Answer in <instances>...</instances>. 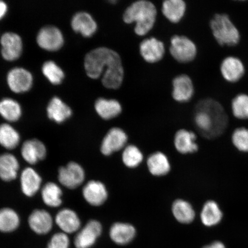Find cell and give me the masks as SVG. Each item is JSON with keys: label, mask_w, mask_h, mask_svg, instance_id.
Here are the masks:
<instances>
[{"label": "cell", "mask_w": 248, "mask_h": 248, "mask_svg": "<svg viewBox=\"0 0 248 248\" xmlns=\"http://www.w3.org/2000/svg\"><path fill=\"white\" fill-rule=\"evenodd\" d=\"M62 191L60 186L53 182H49L44 186L42 190L43 202L49 207H57L61 205Z\"/></svg>", "instance_id": "cell-31"}, {"label": "cell", "mask_w": 248, "mask_h": 248, "mask_svg": "<svg viewBox=\"0 0 248 248\" xmlns=\"http://www.w3.org/2000/svg\"><path fill=\"white\" fill-rule=\"evenodd\" d=\"M8 10L7 4L4 1L0 0V20L5 16Z\"/></svg>", "instance_id": "cell-39"}, {"label": "cell", "mask_w": 248, "mask_h": 248, "mask_svg": "<svg viewBox=\"0 0 248 248\" xmlns=\"http://www.w3.org/2000/svg\"><path fill=\"white\" fill-rule=\"evenodd\" d=\"M96 113L104 120H111L120 116L123 111L122 104L116 99L98 98L95 101Z\"/></svg>", "instance_id": "cell-19"}, {"label": "cell", "mask_w": 248, "mask_h": 248, "mask_svg": "<svg viewBox=\"0 0 248 248\" xmlns=\"http://www.w3.org/2000/svg\"><path fill=\"white\" fill-rule=\"evenodd\" d=\"M20 137L16 130L8 124L0 125V144L8 150H13L19 144Z\"/></svg>", "instance_id": "cell-32"}, {"label": "cell", "mask_w": 248, "mask_h": 248, "mask_svg": "<svg viewBox=\"0 0 248 248\" xmlns=\"http://www.w3.org/2000/svg\"><path fill=\"white\" fill-rule=\"evenodd\" d=\"M102 225L97 220L92 219L85 225L74 241L76 248H91L97 242L102 234Z\"/></svg>", "instance_id": "cell-12"}, {"label": "cell", "mask_w": 248, "mask_h": 248, "mask_svg": "<svg viewBox=\"0 0 248 248\" xmlns=\"http://www.w3.org/2000/svg\"><path fill=\"white\" fill-rule=\"evenodd\" d=\"M46 111L49 119L57 123L64 122L72 114L71 108L57 97L52 98L49 101Z\"/></svg>", "instance_id": "cell-28"}, {"label": "cell", "mask_w": 248, "mask_h": 248, "mask_svg": "<svg viewBox=\"0 0 248 248\" xmlns=\"http://www.w3.org/2000/svg\"><path fill=\"white\" fill-rule=\"evenodd\" d=\"M214 38L220 46H236L240 41V33L227 14H217L210 21Z\"/></svg>", "instance_id": "cell-4"}, {"label": "cell", "mask_w": 248, "mask_h": 248, "mask_svg": "<svg viewBox=\"0 0 248 248\" xmlns=\"http://www.w3.org/2000/svg\"><path fill=\"white\" fill-rule=\"evenodd\" d=\"M71 27L77 32L89 38L94 35L98 25L92 16L86 12H79L74 16L71 20Z\"/></svg>", "instance_id": "cell-20"}, {"label": "cell", "mask_w": 248, "mask_h": 248, "mask_svg": "<svg viewBox=\"0 0 248 248\" xmlns=\"http://www.w3.org/2000/svg\"><path fill=\"white\" fill-rule=\"evenodd\" d=\"M82 194L87 202L95 207L102 206L108 197L107 186L104 183L95 180L87 183L83 188Z\"/></svg>", "instance_id": "cell-14"}, {"label": "cell", "mask_w": 248, "mask_h": 248, "mask_svg": "<svg viewBox=\"0 0 248 248\" xmlns=\"http://www.w3.org/2000/svg\"><path fill=\"white\" fill-rule=\"evenodd\" d=\"M29 223L31 229L39 234L48 233L53 226L50 214L44 210L33 211L30 216Z\"/></svg>", "instance_id": "cell-24"}, {"label": "cell", "mask_w": 248, "mask_h": 248, "mask_svg": "<svg viewBox=\"0 0 248 248\" xmlns=\"http://www.w3.org/2000/svg\"><path fill=\"white\" fill-rule=\"evenodd\" d=\"M7 83L12 92L16 93L29 91L32 86V74L22 67H15L9 71Z\"/></svg>", "instance_id": "cell-13"}, {"label": "cell", "mask_w": 248, "mask_h": 248, "mask_svg": "<svg viewBox=\"0 0 248 248\" xmlns=\"http://www.w3.org/2000/svg\"><path fill=\"white\" fill-rule=\"evenodd\" d=\"M223 213L216 201L209 200L204 203L200 213L201 222L206 227H213L222 221Z\"/></svg>", "instance_id": "cell-27"}, {"label": "cell", "mask_w": 248, "mask_h": 248, "mask_svg": "<svg viewBox=\"0 0 248 248\" xmlns=\"http://www.w3.org/2000/svg\"><path fill=\"white\" fill-rule=\"evenodd\" d=\"M139 51L146 63L156 64L163 60L166 54V46L162 40L153 36L145 38L140 43Z\"/></svg>", "instance_id": "cell-7"}, {"label": "cell", "mask_w": 248, "mask_h": 248, "mask_svg": "<svg viewBox=\"0 0 248 248\" xmlns=\"http://www.w3.org/2000/svg\"><path fill=\"white\" fill-rule=\"evenodd\" d=\"M137 233L135 226L125 222L113 223L108 231L110 240L119 246H126L132 243L137 236Z\"/></svg>", "instance_id": "cell-11"}, {"label": "cell", "mask_w": 248, "mask_h": 248, "mask_svg": "<svg viewBox=\"0 0 248 248\" xmlns=\"http://www.w3.org/2000/svg\"><path fill=\"white\" fill-rule=\"evenodd\" d=\"M19 163L16 157L11 154L0 155V178L5 182L16 178Z\"/></svg>", "instance_id": "cell-29"}, {"label": "cell", "mask_w": 248, "mask_h": 248, "mask_svg": "<svg viewBox=\"0 0 248 248\" xmlns=\"http://www.w3.org/2000/svg\"><path fill=\"white\" fill-rule=\"evenodd\" d=\"M56 224L64 233H73L78 231L81 222L77 214L69 209L60 211L56 216Z\"/></svg>", "instance_id": "cell-25"}, {"label": "cell", "mask_w": 248, "mask_h": 248, "mask_svg": "<svg viewBox=\"0 0 248 248\" xmlns=\"http://www.w3.org/2000/svg\"><path fill=\"white\" fill-rule=\"evenodd\" d=\"M195 87L191 78L186 74H179L172 80L173 100L180 104L190 102L193 98Z\"/></svg>", "instance_id": "cell-8"}, {"label": "cell", "mask_w": 248, "mask_h": 248, "mask_svg": "<svg viewBox=\"0 0 248 248\" xmlns=\"http://www.w3.org/2000/svg\"><path fill=\"white\" fill-rule=\"evenodd\" d=\"M85 179L84 170L76 162H70L59 170V181L68 188L75 189L79 187L84 182Z\"/></svg>", "instance_id": "cell-9"}, {"label": "cell", "mask_w": 248, "mask_h": 248, "mask_svg": "<svg viewBox=\"0 0 248 248\" xmlns=\"http://www.w3.org/2000/svg\"><path fill=\"white\" fill-rule=\"evenodd\" d=\"M21 153L27 163L35 164L45 159L46 150L42 141L37 139H32L24 142L21 147Z\"/></svg>", "instance_id": "cell-22"}, {"label": "cell", "mask_w": 248, "mask_h": 248, "mask_svg": "<svg viewBox=\"0 0 248 248\" xmlns=\"http://www.w3.org/2000/svg\"><path fill=\"white\" fill-rule=\"evenodd\" d=\"M144 159V154L137 145L128 144L122 151V162L128 169L138 168L143 162Z\"/></svg>", "instance_id": "cell-30"}, {"label": "cell", "mask_w": 248, "mask_h": 248, "mask_svg": "<svg viewBox=\"0 0 248 248\" xmlns=\"http://www.w3.org/2000/svg\"><path fill=\"white\" fill-rule=\"evenodd\" d=\"M173 145L178 153L182 155L193 154L199 149L196 134L184 128L178 130L175 133Z\"/></svg>", "instance_id": "cell-16"}, {"label": "cell", "mask_w": 248, "mask_h": 248, "mask_svg": "<svg viewBox=\"0 0 248 248\" xmlns=\"http://www.w3.org/2000/svg\"><path fill=\"white\" fill-rule=\"evenodd\" d=\"M169 52L179 63L187 64L197 58L198 48L193 40L188 36L174 35L170 39Z\"/></svg>", "instance_id": "cell-5"}, {"label": "cell", "mask_w": 248, "mask_h": 248, "mask_svg": "<svg viewBox=\"0 0 248 248\" xmlns=\"http://www.w3.org/2000/svg\"><path fill=\"white\" fill-rule=\"evenodd\" d=\"M202 248H226V247L222 242L216 241L209 245H207V246H204Z\"/></svg>", "instance_id": "cell-40"}, {"label": "cell", "mask_w": 248, "mask_h": 248, "mask_svg": "<svg viewBox=\"0 0 248 248\" xmlns=\"http://www.w3.org/2000/svg\"><path fill=\"white\" fill-rule=\"evenodd\" d=\"M157 16V9L153 2L138 0L125 8L122 18L126 24H135V33L142 37L148 35L153 30Z\"/></svg>", "instance_id": "cell-3"}, {"label": "cell", "mask_w": 248, "mask_h": 248, "mask_svg": "<svg viewBox=\"0 0 248 248\" xmlns=\"http://www.w3.org/2000/svg\"><path fill=\"white\" fill-rule=\"evenodd\" d=\"M232 142L238 151L248 153V129L238 128L232 133Z\"/></svg>", "instance_id": "cell-37"}, {"label": "cell", "mask_w": 248, "mask_h": 248, "mask_svg": "<svg viewBox=\"0 0 248 248\" xmlns=\"http://www.w3.org/2000/svg\"><path fill=\"white\" fill-rule=\"evenodd\" d=\"M36 40L40 47L49 51L58 50L64 43L61 31L53 26H45L40 29Z\"/></svg>", "instance_id": "cell-10"}, {"label": "cell", "mask_w": 248, "mask_h": 248, "mask_svg": "<svg viewBox=\"0 0 248 248\" xmlns=\"http://www.w3.org/2000/svg\"><path fill=\"white\" fill-rule=\"evenodd\" d=\"M172 215L176 221L183 225H189L194 221L196 212L192 204L187 200L178 198L173 202Z\"/></svg>", "instance_id": "cell-21"}, {"label": "cell", "mask_w": 248, "mask_h": 248, "mask_svg": "<svg viewBox=\"0 0 248 248\" xmlns=\"http://www.w3.org/2000/svg\"><path fill=\"white\" fill-rule=\"evenodd\" d=\"M161 10L169 22L178 24L185 17L187 4L184 0H166L162 3Z\"/></svg>", "instance_id": "cell-23"}, {"label": "cell", "mask_w": 248, "mask_h": 248, "mask_svg": "<svg viewBox=\"0 0 248 248\" xmlns=\"http://www.w3.org/2000/svg\"><path fill=\"white\" fill-rule=\"evenodd\" d=\"M220 70L223 78L231 83L239 81L246 72L243 62L235 57L225 58L222 62Z\"/></svg>", "instance_id": "cell-18"}, {"label": "cell", "mask_w": 248, "mask_h": 248, "mask_svg": "<svg viewBox=\"0 0 248 248\" xmlns=\"http://www.w3.org/2000/svg\"><path fill=\"white\" fill-rule=\"evenodd\" d=\"M42 72L52 84H60L64 79L63 71L54 61L46 62L42 66Z\"/></svg>", "instance_id": "cell-36"}, {"label": "cell", "mask_w": 248, "mask_h": 248, "mask_svg": "<svg viewBox=\"0 0 248 248\" xmlns=\"http://www.w3.org/2000/svg\"><path fill=\"white\" fill-rule=\"evenodd\" d=\"M232 110L233 116L239 120H248V95L244 93L232 99Z\"/></svg>", "instance_id": "cell-35"}, {"label": "cell", "mask_w": 248, "mask_h": 248, "mask_svg": "<svg viewBox=\"0 0 248 248\" xmlns=\"http://www.w3.org/2000/svg\"><path fill=\"white\" fill-rule=\"evenodd\" d=\"M87 76L93 79L101 77L102 84L109 90L122 86L125 70L122 58L118 52L107 46H99L89 51L84 60Z\"/></svg>", "instance_id": "cell-1"}, {"label": "cell", "mask_w": 248, "mask_h": 248, "mask_svg": "<svg viewBox=\"0 0 248 248\" xmlns=\"http://www.w3.org/2000/svg\"><path fill=\"white\" fill-rule=\"evenodd\" d=\"M149 172L155 177H163L171 170V164L168 156L162 151H155L147 159Z\"/></svg>", "instance_id": "cell-17"}, {"label": "cell", "mask_w": 248, "mask_h": 248, "mask_svg": "<svg viewBox=\"0 0 248 248\" xmlns=\"http://www.w3.org/2000/svg\"><path fill=\"white\" fill-rule=\"evenodd\" d=\"M0 115L9 122L17 121L21 116L20 105L13 99H3L0 101Z\"/></svg>", "instance_id": "cell-33"}, {"label": "cell", "mask_w": 248, "mask_h": 248, "mask_svg": "<svg viewBox=\"0 0 248 248\" xmlns=\"http://www.w3.org/2000/svg\"><path fill=\"white\" fill-rule=\"evenodd\" d=\"M70 240L64 232H58L52 237L46 248H69Z\"/></svg>", "instance_id": "cell-38"}, {"label": "cell", "mask_w": 248, "mask_h": 248, "mask_svg": "<svg viewBox=\"0 0 248 248\" xmlns=\"http://www.w3.org/2000/svg\"><path fill=\"white\" fill-rule=\"evenodd\" d=\"M42 180L38 173L31 167H27L21 172V190L27 197H32L39 190Z\"/></svg>", "instance_id": "cell-26"}, {"label": "cell", "mask_w": 248, "mask_h": 248, "mask_svg": "<svg viewBox=\"0 0 248 248\" xmlns=\"http://www.w3.org/2000/svg\"><path fill=\"white\" fill-rule=\"evenodd\" d=\"M20 218L16 212L9 208L0 210V231L12 232L19 226Z\"/></svg>", "instance_id": "cell-34"}, {"label": "cell", "mask_w": 248, "mask_h": 248, "mask_svg": "<svg viewBox=\"0 0 248 248\" xmlns=\"http://www.w3.org/2000/svg\"><path fill=\"white\" fill-rule=\"evenodd\" d=\"M129 137L125 130L120 127L110 128L102 140L101 153L104 156H109L123 151L128 145Z\"/></svg>", "instance_id": "cell-6"}, {"label": "cell", "mask_w": 248, "mask_h": 248, "mask_svg": "<svg viewBox=\"0 0 248 248\" xmlns=\"http://www.w3.org/2000/svg\"><path fill=\"white\" fill-rule=\"evenodd\" d=\"M228 118L221 104L212 98H204L195 105L193 123L202 136L213 139L221 135L228 125Z\"/></svg>", "instance_id": "cell-2"}, {"label": "cell", "mask_w": 248, "mask_h": 248, "mask_svg": "<svg viewBox=\"0 0 248 248\" xmlns=\"http://www.w3.org/2000/svg\"><path fill=\"white\" fill-rule=\"evenodd\" d=\"M1 54L5 60H17L22 53L23 42L21 37L15 32H6L1 38Z\"/></svg>", "instance_id": "cell-15"}]
</instances>
